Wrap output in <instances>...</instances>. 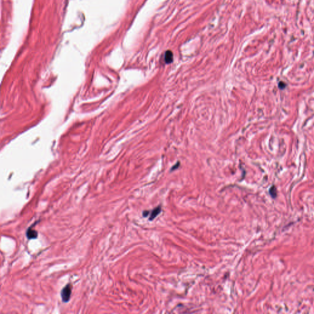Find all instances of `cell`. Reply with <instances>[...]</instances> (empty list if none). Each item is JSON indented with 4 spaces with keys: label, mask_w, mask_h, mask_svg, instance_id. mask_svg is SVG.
I'll use <instances>...</instances> for the list:
<instances>
[{
    "label": "cell",
    "mask_w": 314,
    "mask_h": 314,
    "mask_svg": "<svg viewBox=\"0 0 314 314\" xmlns=\"http://www.w3.org/2000/svg\"><path fill=\"white\" fill-rule=\"evenodd\" d=\"M165 60L166 63H171L173 61V54L171 51L168 50L165 54Z\"/></svg>",
    "instance_id": "obj_4"
},
{
    "label": "cell",
    "mask_w": 314,
    "mask_h": 314,
    "mask_svg": "<svg viewBox=\"0 0 314 314\" xmlns=\"http://www.w3.org/2000/svg\"><path fill=\"white\" fill-rule=\"evenodd\" d=\"M71 286L70 284H67L62 289V292H61V297H62L63 302H67L69 301L71 295Z\"/></svg>",
    "instance_id": "obj_1"
},
{
    "label": "cell",
    "mask_w": 314,
    "mask_h": 314,
    "mask_svg": "<svg viewBox=\"0 0 314 314\" xmlns=\"http://www.w3.org/2000/svg\"><path fill=\"white\" fill-rule=\"evenodd\" d=\"M279 88H280L281 89H283L285 87V83H284L283 82H280L279 83Z\"/></svg>",
    "instance_id": "obj_6"
},
{
    "label": "cell",
    "mask_w": 314,
    "mask_h": 314,
    "mask_svg": "<svg viewBox=\"0 0 314 314\" xmlns=\"http://www.w3.org/2000/svg\"><path fill=\"white\" fill-rule=\"evenodd\" d=\"M269 193H270V195H271V196L273 198H275L276 196H277V190H276V188L273 186L272 187L270 190H269Z\"/></svg>",
    "instance_id": "obj_5"
},
{
    "label": "cell",
    "mask_w": 314,
    "mask_h": 314,
    "mask_svg": "<svg viewBox=\"0 0 314 314\" xmlns=\"http://www.w3.org/2000/svg\"><path fill=\"white\" fill-rule=\"evenodd\" d=\"M161 209L160 206H158V207H157L155 209H153L151 213V215H150L149 220H151V221H152V220H153L157 216V215L159 214L161 212Z\"/></svg>",
    "instance_id": "obj_3"
},
{
    "label": "cell",
    "mask_w": 314,
    "mask_h": 314,
    "mask_svg": "<svg viewBox=\"0 0 314 314\" xmlns=\"http://www.w3.org/2000/svg\"><path fill=\"white\" fill-rule=\"evenodd\" d=\"M26 235L28 239H36L37 237V232L35 231V229H31V228H30L28 229L26 231Z\"/></svg>",
    "instance_id": "obj_2"
}]
</instances>
